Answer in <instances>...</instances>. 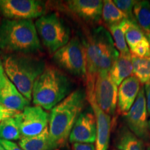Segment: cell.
Returning <instances> with one entry per match:
<instances>
[{"label": "cell", "instance_id": "cell-1", "mask_svg": "<svg viewBox=\"0 0 150 150\" xmlns=\"http://www.w3.org/2000/svg\"><path fill=\"white\" fill-rule=\"evenodd\" d=\"M86 56V97L94 94L97 74L109 72L120 55L110 32L103 27L94 30L84 42Z\"/></svg>", "mask_w": 150, "mask_h": 150}, {"label": "cell", "instance_id": "cell-2", "mask_svg": "<svg viewBox=\"0 0 150 150\" xmlns=\"http://www.w3.org/2000/svg\"><path fill=\"white\" fill-rule=\"evenodd\" d=\"M86 99V91L76 90L51 110L48 128L54 149L67 146L71 131L82 112Z\"/></svg>", "mask_w": 150, "mask_h": 150}, {"label": "cell", "instance_id": "cell-3", "mask_svg": "<svg viewBox=\"0 0 150 150\" xmlns=\"http://www.w3.org/2000/svg\"><path fill=\"white\" fill-rule=\"evenodd\" d=\"M1 60L7 77L31 101L33 84L46 67L44 60L34 54L22 53L4 54Z\"/></svg>", "mask_w": 150, "mask_h": 150}, {"label": "cell", "instance_id": "cell-4", "mask_svg": "<svg viewBox=\"0 0 150 150\" xmlns=\"http://www.w3.org/2000/svg\"><path fill=\"white\" fill-rule=\"evenodd\" d=\"M41 50L35 24L31 20H7L0 23V50L4 54H34Z\"/></svg>", "mask_w": 150, "mask_h": 150}, {"label": "cell", "instance_id": "cell-5", "mask_svg": "<svg viewBox=\"0 0 150 150\" xmlns=\"http://www.w3.org/2000/svg\"><path fill=\"white\" fill-rule=\"evenodd\" d=\"M71 81L54 65H46L33 84L32 100L35 106L52 110L71 93Z\"/></svg>", "mask_w": 150, "mask_h": 150}, {"label": "cell", "instance_id": "cell-6", "mask_svg": "<svg viewBox=\"0 0 150 150\" xmlns=\"http://www.w3.org/2000/svg\"><path fill=\"white\" fill-rule=\"evenodd\" d=\"M38 35L50 53H55L70 40V31L55 13L43 15L35 23Z\"/></svg>", "mask_w": 150, "mask_h": 150}, {"label": "cell", "instance_id": "cell-7", "mask_svg": "<svg viewBox=\"0 0 150 150\" xmlns=\"http://www.w3.org/2000/svg\"><path fill=\"white\" fill-rule=\"evenodd\" d=\"M53 60L59 67L74 76L86 77V47L77 36L73 37L53 55Z\"/></svg>", "mask_w": 150, "mask_h": 150}, {"label": "cell", "instance_id": "cell-8", "mask_svg": "<svg viewBox=\"0 0 150 150\" xmlns=\"http://www.w3.org/2000/svg\"><path fill=\"white\" fill-rule=\"evenodd\" d=\"M124 115L129 130L143 142H149L150 131L144 87L140 88L136 101L130 110Z\"/></svg>", "mask_w": 150, "mask_h": 150}, {"label": "cell", "instance_id": "cell-9", "mask_svg": "<svg viewBox=\"0 0 150 150\" xmlns=\"http://www.w3.org/2000/svg\"><path fill=\"white\" fill-rule=\"evenodd\" d=\"M45 3L38 0H0V15L7 20H31L40 18Z\"/></svg>", "mask_w": 150, "mask_h": 150}, {"label": "cell", "instance_id": "cell-10", "mask_svg": "<svg viewBox=\"0 0 150 150\" xmlns=\"http://www.w3.org/2000/svg\"><path fill=\"white\" fill-rule=\"evenodd\" d=\"M22 138L40 134L48 127L50 114L38 106H28L15 116Z\"/></svg>", "mask_w": 150, "mask_h": 150}, {"label": "cell", "instance_id": "cell-11", "mask_svg": "<svg viewBox=\"0 0 150 150\" xmlns=\"http://www.w3.org/2000/svg\"><path fill=\"white\" fill-rule=\"evenodd\" d=\"M117 86L112 81L109 72L97 74L95 84V98L97 104L110 116L115 115L117 106Z\"/></svg>", "mask_w": 150, "mask_h": 150}, {"label": "cell", "instance_id": "cell-12", "mask_svg": "<svg viewBox=\"0 0 150 150\" xmlns=\"http://www.w3.org/2000/svg\"><path fill=\"white\" fill-rule=\"evenodd\" d=\"M97 123L94 112L90 110L82 112L71 131L70 143H94L96 141Z\"/></svg>", "mask_w": 150, "mask_h": 150}, {"label": "cell", "instance_id": "cell-13", "mask_svg": "<svg viewBox=\"0 0 150 150\" xmlns=\"http://www.w3.org/2000/svg\"><path fill=\"white\" fill-rule=\"evenodd\" d=\"M86 99L91 104L96 118L97 136L95 141V149L108 150L109 147L110 131H111V117L101 109L97 104L95 98V93Z\"/></svg>", "mask_w": 150, "mask_h": 150}, {"label": "cell", "instance_id": "cell-14", "mask_svg": "<svg viewBox=\"0 0 150 150\" xmlns=\"http://www.w3.org/2000/svg\"><path fill=\"white\" fill-rule=\"evenodd\" d=\"M66 6L71 12L88 22L99 21L102 15L103 1L99 0H70Z\"/></svg>", "mask_w": 150, "mask_h": 150}, {"label": "cell", "instance_id": "cell-15", "mask_svg": "<svg viewBox=\"0 0 150 150\" xmlns=\"http://www.w3.org/2000/svg\"><path fill=\"white\" fill-rule=\"evenodd\" d=\"M140 90V81L134 75L123 81L117 92V109L120 113L125 115L130 110Z\"/></svg>", "mask_w": 150, "mask_h": 150}, {"label": "cell", "instance_id": "cell-16", "mask_svg": "<svg viewBox=\"0 0 150 150\" xmlns=\"http://www.w3.org/2000/svg\"><path fill=\"white\" fill-rule=\"evenodd\" d=\"M0 104L9 110L22 112L29 106L30 101L25 98L12 82L6 77V83L0 92Z\"/></svg>", "mask_w": 150, "mask_h": 150}, {"label": "cell", "instance_id": "cell-17", "mask_svg": "<svg viewBox=\"0 0 150 150\" xmlns=\"http://www.w3.org/2000/svg\"><path fill=\"white\" fill-rule=\"evenodd\" d=\"M132 73L133 65L131 53L120 54L109 71L112 81L118 87L123 81L131 76Z\"/></svg>", "mask_w": 150, "mask_h": 150}, {"label": "cell", "instance_id": "cell-18", "mask_svg": "<svg viewBox=\"0 0 150 150\" xmlns=\"http://www.w3.org/2000/svg\"><path fill=\"white\" fill-rule=\"evenodd\" d=\"M115 145L118 150H145L144 142L125 126L118 129Z\"/></svg>", "mask_w": 150, "mask_h": 150}, {"label": "cell", "instance_id": "cell-19", "mask_svg": "<svg viewBox=\"0 0 150 150\" xmlns=\"http://www.w3.org/2000/svg\"><path fill=\"white\" fill-rule=\"evenodd\" d=\"M18 144L23 150H54L50 139L48 127L38 136L21 138Z\"/></svg>", "mask_w": 150, "mask_h": 150}, {"label": "cell", "instance_id": "cell-20", "mask_svg": "<svg viewBox=\"0 0 150 150\" xmlns=\"http://www.w3.org/2000/svg\"><path fill=\"white\" fill-rule=\"evenodd\" d=\"M127 23L128 20H125L119 23L108 26L114 44L118 52H120V54H130L125 39V31L127 27Z\"/></svg>", "mask_w": 150, "mask_h": 150}, {"label": "cell", "instance_id": "cell-21", "mask_svg": "<svg viewBox=\"0 0 150 150\" xmlns=\"http://www.w3.org/2000/svg\"><path fill=\"white\" fill-rule=\"evenodd\" d=\"M133 65V73L134 76L142 84L150 81V56L138 57L131 54Z\"/></svg>", "mask_w": 150, "mask_h": 150}, {"label": "cell", "instance_id": "cell-22", "mask_svg": "<svg viewBox=\"0 0 150 150\" xmlns=\"http://www.w3.org/2000/svg\"><path fill=\"white\" fill-rule=\"evenodd\" d=\"M134 16L137 23L145 33L150 32V3L146 0L136 1Z\"/></svg>", "mask_w": 150, "mask_h": 150}, {"label": "cell", "instance_id": "cell-23", "mask_svg": "<svg viewBox=\"0 0 150 150\" xmlns=\"http://www.w3.org/2000/svg\"><path fill=\"white\" fill-rule=\"evenodd\" d=\"M102 17L104 22L108 26L127 20L126 16L116 6L113 1L111 0L103 1Z\"/></svg>", "mask_w": 150, "mask_h": 150}, {"label": "cell", "instance_id": "cell-24", "mask_svg": "<svg viewBox=\"0 0 150 150\" xmlns=\"http://www.w3.org/2000/svg\"><path fill=\"white\" fill-rule=\"evenodd\" d=\"M18 124L15 117L6 118L0 125V139L8 140H17L21 139Z\"/></svg>", "mask_w": 150, "mask_h": 150}, {"label": "cell", "instance_id": "cell-25", "mask_svg": "<svg viewBox=\"0 0 150 150\" xmlns=\"http://www.w3.org/2000/svg\"><path fill=\"white\" fill-rule=\"evenodd\" d=\"M147 38L145 33L140 27L137 22H133L128 20L127 27L125 31V39L129 49L133 48L142 40Z\"/></svg>", "mask_w": 150, "mask_h": 150}, {"label": "cell", "instance_id": "cell-26", "mask_svg": "<svg viewBox=\"0 0 150 150\" xmlns=\"http://www.w3.org/2000/svg\"><path fill=\"white\" fill-rule=\"evenodd\" d=\"M136 1L133 0H114L113 3L127 17V20L137 22L134 16V7Z\"/></svg>", "mask_w": 150, "mask_h": 150}, {"label": "cell", "instance_id": "cell-27", "mask_svg": "<svg viewBox=\"0 0 150 150\" xmlns=\"http://www.w3.org/2000/svg\"><path fill=\"white\" fill-rule=\"evenodd\" d=\"M131 54L138 56V57H149L150 56V46L147 39L142 40L137 44L136 46L130 50Z\"/></svg>", "mask_w": 150, "mask_h": 150}, {"label": "cell", "instance_id": "cell-28", "mask_svg": "<svg viewBox=\"0 0 150 150\" xmlns=\"http://www.w3.org/2000/svg\"><path fill=\"white\" fill-rule=\"evenodd\" d=\"M20 112H16L9 110L7 108H6L4 106H3L2 104H0V125H1V122L6 118L15 117Z\"/></svg>", "mask_w": 150, "mask_h": 150}, {"label": "cell", "instance_id": "cell-29", "mask_svg": "<svg viewBox=\"0 0 150 150\" xmlns=\"http://www.w3.org/2000/svg\"><path fill=\"white\" fill-rule=\"evenodd\" d=\"M72 150H96L94 143H73Z\"/></svg>", "mask_w": 150, "mask_h": 150}, {"label": "cell", "instance_id": "cell-30", "mask_svg": "<svg viewBox=\"0 0 150 150\" xmlns=\"http://www.w3.org/2000/svg\"><path fill=\"white\" fill-rule=\"evenodd\" d=\"M0 143L6 150H23L20 146L12 141L0 139Z\"/></svg>", "mask_w": 150, "mask_h": 150}, {"label": "cell", "instance_id": "cell-31", "mask_svg": "<svg viewBox=\"0 0 150 150\" xmlns=\"http://www.w3.org/2000/svg\"><path fill=\"white\" fill-rule=\"evenodd\" d=\"M144 88H145L146 104H147V112H148V115H150V81L145 84Z\"/></svg>", "mask_w": 150, "mask_h": 150}, {"label": "cell", "instance_id": "cell-32", "mask_svg": "<svg viewBox=\"0 0 150 150\" xmlns=\"http://www.w3.org/2000/svg\"><path fill=\"white\" fill-rule=\"evenodd\" d=\"M6 77L7 76L5 73L2 61L0 59V92H1L4 86L6 80Z\"/></svg>", "mask_w": 150, "mask_h": 150}, {"label": "cell", "instance_id": "cell-33", "mask_svg": "<svg viewBox=\"0 0 150 150\" xmlns=\"http://www.w3.org/2000/svg\"><path fill=\"white\" fill-rule=\"evenodd\" d=\"M145 36L147 38L148 42H149V46H150V32H148V33H145Z\"/></svg>", "mask_w": 150, "mask_h": 150}, {"label": "cell", "instance_id": "cell-34", "mask_svg": "<svg viewBox=\"0 0 150 150\" xmlns=\"http://www.w3.org/2000/svg\"><path fill=\"white\" fill-rule=\"evenodd\" d=\"M0 150H6L3 147V146L1 145V143H0Z\"/></svg>", "mask_w": 150, "mask_h": 150}, {"label": "cell", "instance_id": "cell-35", "mask_svg": "<svg viewBox=\"0 0 150 150\" xmlns=\"http://www.w3.org/2000/svg\"><path fill=\"white\" fill-rule=\"evenodd\" d=\"M147 150H150V142H149V145H148V146H147Z\"/></svg>", "mask_w": 150, "mask_h": 150}, {"label": "cell", "instance_id": "cell-36", "mask_svg": "<svg viewBox=\"0 0 150 150\" xmlns=\"http://www.w3.org/2000/svg\"><path fill=\"white\" fill-rule=\"evenodd\" d=\"M149 131H150V120L149 121Z\"/></svg>", "mask_w": 150, "mask_h": 150}, {"label": "cell", "instance_id": "cell-37", "mask_svg": "<svg viewBox=\"0 0 150 150\" xmlns=\"http://www.w3.org/2000/svg\"><path fill=\"white\" fill-rule=\"evenodd\" d=\"M54 150H60V149H54Z\"/></svg>", "mask_w": 150, "mask_h": 150}, {"label": "cell", "instance_id": "cell-38", "mask_svg": "<svg viewBox=\"0 0 150 150\" xmlns=\"http://www.w3.org/2000/svg\"><path fill=\"white\" fill-rule=\"evenodd\" d=\"M113 150H118V149H113Z\"/></svg>", "mask_w": 150, "mask_h": 150}]
</instances>
